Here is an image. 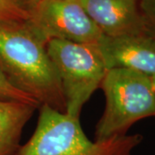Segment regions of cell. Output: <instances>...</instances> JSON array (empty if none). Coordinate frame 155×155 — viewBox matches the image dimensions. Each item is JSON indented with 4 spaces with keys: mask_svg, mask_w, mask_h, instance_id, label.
<instances>
[{
    "mask_svg": "<svg viewBox=\"0 0 155 155\" xmlns=\"http://www.w3.org/2000/svg\"><path fill=\"white\" fill-rule=\"evenodd\" d=\"M28 14V22L46 43L57 39L97 44L103 35L80 0H40Z\"/></svg>",
    "mask_w": 155,
    "mask_h": 155,
    "instance_id": "5",
    "label": "cell"
},
{
    "mask_svg": "<svg viewBox=\"0 0 155 155\" xmlns=\"http://www.w3.org/2000/svg\"><path fill=\"white\" fill-rule=\"evenodd\" d=\"M0 72L41 105L66 113L61 80L47 43L26 20H0Z\"/></svg>",
    "mask_w": 155,
    "mask_h": 155,
    "instance_id": "1",
    "label": "cell"
},
{
    "mask_svg": "<svg viewBox=\"0 0 155 155\" xmlns=\"http://www.w3.org/2000/svg\"><path fill=\"white\" fill-rule=\"evenodd\" d=\"M142 139L135 134L91 141L79 118L41 105L33 135L15 155H132Z\"/></svg>",
    "mask_w": 155,
    "mask_h": 155,
    "instance_id": "2",
    "label": "cell"
},
{
    "mask_svg": "<svg viewBox=\"0 0 155 155\" xmlns=\"http://www.w3.org/2000/svg\"><path fill=\"white\" fill-rule=\"evenodd\" d=\"M106 69L127 68L155 75V35L150 31L120 36L102 35L97 43Z\"/></svg>",
    "mask_w": 155,
    "mask_h": 155,
    "instance_id": "6",
    "label": "cell"
},
{
    "mask_svg": "<svg viewBox=\"0 0 155 155\" xmlns=\"http://www.w3.org/2000/svg\"><path fill=\"white\" fill-rule=\"evenodd\" d=\"M0 99L21 101L23 103L32 104L37 108L41 107V104L32 97L12 86L1 72H0Z\"/></svg>",
    "mask_w": 155,
    "mask_h": 155,
    "instance_id": "9",
    "label": "cell"
},
{
    "mask_svg": "<svg viewBox=\"0 0 155 155\" xmlns=\"http://www.w3.org/2000/svg\"><path fill=\"white\" fill-rule=\"evenodd\" d=\"M47 51L61 80L66 114L79 118L107 72L97 45L53 39L47 43Z\"/></svg>",
    "mask_w": 155,
    "mask_h": 155,
    "instance_id": "4",
    "label": "cell"
},
{
    "mask_svg": "<svg viewBox=\"0 0 155 155\" xmlns=\"http://www.w3.org/2000/svg\"><path fill=\"white\" fill-rule=\"evenodd\" d=\"M38 108L16 100L0 99V155H15L23 127Z\"/></svg>",
    "mask_w": 155,
    "mask_h": 155,
    "instance_id": "8",
    "label": "cell"
},
{
    "mask_svg": "<svg viewBox=\"0 0 155 155\" xmlns=\"http://www.w3.org/2000/svg\"><path fill=\"white\" fill-rule=\"evenodd\" d=\"M28 17V12L11 0H0V20H26Z\"/></svg>",
    "mask_w": 155,
    "mask_h": 155,
    "instance_id": "10",
    "label": "cell"
},
{
    "mask_svg": "<svg viewBox=\"0 0 155 155\" xmlns=\"http://www.w3.org/2000/svg\"><path fill=\"white\" fill-rule=\"evenodd\" d=\"M100 86L105 109L97 124L95 140L127 134L135 122L155 116V95L148 75L127 68L109 69Z\"/></svg>",
    "mask_w": 155,
    "mask_h": 155,
    "instance_id": "3",
    "label": "cell"
},
{
    "mask_svg": "<svg viewBox=\"0 0 155 155\" xmlns=\"http://www.w3.org/2000/svg\"><path fill=\"white\" fill-rule=\"evenodd\" d=\"M103 35L120 36L149 31L139 0H80Z\"/></svg>",
    "mask_w": 155,
    "mask_h": 155,
    "instance_id": "7",
    "label": "cell"
},
{
    "mask_svg": "<svg viewBox=\"0 0 155 155\" xmlns=\"http://www.w3.org/2000/svg\"><path fill=\"white\" fill-rule=\"evenodd\" d=\"M11 1L15 3L19 8H21L22 10L28 13V11L32 10L40 0H11Z\"/></svg>",
    "mask_w": 155,
    "mask_h": 155,
    "instance_id": "12",
    "label": "cell"
},
{
    "mask_svg": "<svg viewBox=\"0 0 155 155\" xmlns=\"http://www.w3.org/2000/svg\"><path fill=\"white\" fill-rule=\"evenodd\" d=\"M151 82H152V86H153V90L155 95V75L151 76Z\"/></svg>",
    "mask_w": 155,
    "mask_h": 155,
    "instance_id": "13",
    "label": "cell"
},
{
    "mask_svg": "<svg viewBox=\"0 0 155 155\" xmlns=\"http://www.w3.org/2000/svg\"><path fill=\"white\" fill-rule=\"evenodd\" d=\"M139 5L147 28L155 35V0H139Z\"/></svg>",
    "mask_w": 155,
    "mask_h": 155,
    "instance_id": "11",
    "label": "cell"
}]
</instances>
